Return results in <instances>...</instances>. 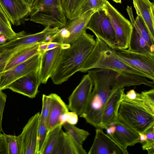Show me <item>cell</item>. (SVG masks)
<instances>
[{
  "instance_id": "1",
  "label": "cell",
  "mask_w": 154,
  "mask_h": 154,
  "mask_svg": "<svg viewBox=\"0 0 154 154\" xmlns=\"http://www.w3.org/2000/svg\"><path fill=\"white\" fill-rule=\"evenodd\" d=\"M87 72L92 79L93 88L87 105L79 116L96 128H101L105 106L112 95L119 90L113 82L116 72L106 69H94Z\"/></svg>"
},
{
  "instance_id": "2",
  "label": "cell",
  "mask_w": 154,
  "mask_h": 154,
  "mask_svg": "<svg viewBox=\"0 0 154 154\" xmlns=\"http://www.w3.org/2000/svg\"><path fill=\"white\" fill-rule=\"evenodd\" d=\"M95 42L94 36L86 31L69 48L63 49L57 65L51 77L53 83L61 84L79 72Z\"/></svg>"
},
{
  "instance_id": "3",
  "label": "cell",
  "mask_w": 154,
  "mask_h": 154,
  "mask_svg": "<svg viewBox=\"0 0 154 154\" xmlns=\"http://www.w3.org/2000/svg\"><path fill=\"white\" fill-rule=\"evenodd\" d=\"M95 45L79 72H85L94 69H106L121 74L129 73L146 77L153 81L154 78L124 62L116 55L114 49L96 37Z\"/></svg>"
},
{
  "instance_id": "4",
  "label": "cell",
  "mask_w": 154,
  "mask_h": 154,
  "mask_svg": "<svg viewBox=\"0 0 154 154\" xmlns=\"http://www.w3.org/2000/svg\"><path fill=\"white\" fill-rule=\"evenodd\" d=\"M117 119L122 124L138 134L154 126V108L146 103L138 93L131 100L123 94Z\"/></svg>"
},
{
  "instance_id": "5",
  "label": "cell",
  "mask_w": 154,
  "mask_h": 154,
  "mask_svg": "<svg viewBox=\"0 0 154 154\" xmlns=\"http://www.w3.org/2000/svg\"><path fill=\"white\" fill-rule=\"evenodd\" d=\"M66 18L62 0H38L31 10L29 20L45 27L60 28L66 25Z\"/></svg>"
},
{
  "instance_id": "6",
  "label": "cell",
  "mask_w": 154,
  "mask_h": 154,
  "mask_svg": "<svg viewBox=\"0 0 154 154\" xmlns=\"http://www.w3.org/2000/svg\"><path fill=\"white\" fill-rule=\"evenodd\" d=\"M109 17L116 35L117 47L120 49L128 48L133 26L108 1L103 9Z\"/></svg>"
},
{
  "instance_id": "7",
  "label": "cell",
  "mask_w": 154,
  "mask_h": 154,
  "mask_svg": "<svg viewBox=\"0 0 154 154\" xmlns=\"http://www.w3.org/2000/svg\"><path fill=\"white\" fill-rule=\"evenodd\" d=\"M86 28L91 31L96 37L101 39L112 48H117L115 33L110 20L103 10L92 15Z\"/></svg>"
},
{
  "instance_id": "8",
  "label": "cell",
  "mask_w": 154,
  "mask_h": 154,
  "mask_svg": "<svg viewBox=\"0 0 154 154\" xmlns=\"http://www.w3.org/2000/svg\"><path fill=\"white\" fill-rule=\"evenodd\" d=\"M40 113L32 116L17 136L20 154H38V129Z\"/></svg>"
},
{
  "instance_id": "9",
  "label": "cell",
  "mask_w": 154,
  "mask_h": 154,
  "mask_svg": "<svg viewBox=\"0 0 154 154\" xmlns=\"http://www.w3.org/2000/svg\"><path fill=\"white\" fill-rule=\"evenodd\" d=\"M58 27H45L42 31L34 34H28L24 31L18 33V36L0 45L1 51H14L29 45L45 42L48 36H53L59 30Z\"/></svg>"
},
{
  "instance_id": "10",
  "label": "cell",
  "mask_w": 154,
  "mask_h": 154,
  "mask_svg": "<svg viewBox=\"0 0 154 154\" xmlns=\"http://www.w3.org/2000/svg\"><path fill=\"white\" fill-rule=\"evenodd\" d=\"M93 88L92 79L88 73L82 77L79 84L68 98L69 110L75 112L80 116L88 103Z\"/></svg>"
},
{
  "instance_id": "11",
  "label": "cell",
  "mask_w": 154,
  "mask_h": 154,
  "mask_svg": "<svg viewBox=\"0 0 154 154\" xmlns=\"http://www.w3.org/2000/svg\"><path fill=\"white\" fill-rule=\"evenodd\" d=\"M41 54L38 53L10 69L0 73V90L7 89L13 82L40 67Z\"/></svg>"
},
{
  "instance_id": "12",
  "label": "cell",
  "mask_w": 154,
  "mask_h": 154,
  "mask_svg": "<svg viewBox=\"0 0 154 154\" xmlns=\"http://www.w3.org/2000/svg\"><path fill=\"white\" fill-rule=\"evenodd\" d=\"M114 49L116 56L124 62L154 78V56L134 52L127 49Z\"/></svg>"
},
{
  "instance_id": "13",
  "label": "cell",
  "mask_w": 154,
  "mask_h": 154,
  "mask_svg": "<svg viewBox=\"0 0 154 154\" xmlns=\"http://www.w3.org/2000/svg\"><path fill=\"white\" fill-rule=\"evenodd\" d=\"M39 68L16 79L10 84L7 89L31 98H35L42 84Z\"/></svg>"
},
{
  "instance_id": "14",
  "label": "cell",
  "mask_w": 154,
  "mask_h": 154,
  "mask_svg": "<svg viewBox=\"0 0 154 154\" xmlns=\"http://www.w3.org/2000/svg\"><path fill=\"white\" fill-rule=\"evenodd\" d=\"M111 137L104 132L103 129L96 128L94 140L88 154H128Z\"/></svg>"
},
{
  "instance_id": "15",
  "label": "cell",
  "mask_w": 154,
  "mask_h": 154,
  "mask_svg": "<svg viewBox=\"0 0 154 154\" xmlns=\"http://www.w3.org/2000/svg\"><path fill=\"white\" fill-rule=\"evenodd\" d=\"M0 6L13 25H20L22 20L31 12L22 0H0Z\"/></svg>"
},
{
  "instance_id": "16",
  "label": "cell",
  "mask_w": 154,
  "mask_h": 154,
  "mask_svg": "<svg viewBox=\"0 0 154 154\" xmlns=\"http://www.w3.org/2000/svg\"><path fill=\"white\" fill-rule=\"evenodd\" d=\"M62 49L61 45L41 54L39 68L41 83L46 84L51 78L57 65Z\"/></svg>"
},
{
  "instance_id": "17",
  "label": "cell",
  "mask_w": 154,
  "mask_h": 154,
  "mask_svg": "<svg viewBox=\"0 0 154 154\" xmlns=\"http://www.w3.org/2000/svg\"><path fill=\"white\" fill-rule=\"evenodd\" d=\"M114 123L115 129L109 136L121 148L128 152V146H133L138 143L139 134L121 123L117 119Z\"/></svg>"
},
{
  "instance_id": "18",
  "label": "cell",
  "mask_w": 154,
  "mask_h": 154,
  "mask_svg": "<svg viewBox=\"0 0 154 154\" xmlns=\"http://www.w3.org/2000/svg\"><path fill=\"white\" fill-rule=\"evenodd\" d=\"M137 16L141 19L149 34L154 41V4L149 0H132Z\"/></svg>"
},
{
  "instance_id": "19",
  "label": "cell",
  "mask_w": 154,
  "mask_h": 154,
  "mask_svg": "<svg viewBox=\"0 0 154 154\" xmlns=\"http://www.w3.org/2000/svg\"><path fill=\"white\" fill-rule=\"evenodd\" d=\"M95 12L93 10L88 11L82 15L70 20L64 26L69 33V37L63 41L62 44H71L77 40L86 31L87 26L92 15Z\"/></svg>"
},
{
  "instance_id": "20",
  "label": "cell",
  "mask_w": 154,
  "mask_h": 154,
  "mask_svg": "<svg viewBox=\"0 0 154 154\" xmlns=\"http://www.w3.org/2000/svg\"><path fill=\"white\" fill-rule=\"evenodd\" d=\"M122 88L115 92L106 103L103 114L101 128L106 129L110 124L117 119V114L120 103L124 93Z\"/></svg>"
},
{
  "instance_id": "21",
  "label": "cell",
  "mask_w": 154,
  "mask_h": 154,
  "mask_svg": "<svg viewBox=\"0 0 154 154\" xmlns=\"http://www.w3.org/2000/svg\"><path fill=\"white\" fill-rule=\"evenodd\" d=\"M50 95L51 98V103L47 122L49 131L59 125L60 116L63 113L69 111L67 105L59 95L55 93Z\"/></svg>"
},
{
  "instance_id": "22",
  "label": "cell",
  "mask_w": 154,
  "mask_h": 154,
  "mask_svg": "<svg viewBox=\"0 0 154 154\" xmlns=\"http://www.w3.org/2000/svg\"><path fill=\"white\" fill-rule=\"evenodd\" d=\"M39 44L37 43L29 45L15 50L7 63L4 71L10 69L26 61L34 55L39 53Z\"/></svg>"
},
{
  "instance_id": "23",
  "label": "cell",
  "mask_w": 154,
  "mask_h": 154,
  "mask_svg": "<svg viewBox=\"0 0 154 154\" xmlns=\"http://www.w3.org/2000/svg\"><path fill=\"white\" fill-rule=\"evenodd\" d=\"M127 49L134 52L154 56V48L151 47L148 44L134 27Z\"/></svg>"
},
{
  "instance_id": "24",
  "label": "cell",
  "mask_w": 154,
  "mask_h": 154,
  "mask_svg": "<svg viewBox=\"0 0 154 154\" xmlns=\"http://www.w3.org/2000/svg\"><path fill=\"white\" fill-rule=\"evenodd\" d=\"M126 10L131 20V22L137 32L152 47L154 48V41L150 37L141 19L137 16L134 19L131 6H127Z\"/></svg>"
},
{
  "instance_id": "25",
  "label": "cell",
  "mask_w": 154,
  "mask_h": 154,
  "mask_svg": "<svg viewBox=\"0 0 154 154\" xmlns=\"http://www.w3.org/2000/svg\"><path fill=\"white\" fill-rule=\"evenodd\" d=\"M87 0H62L66 17L71 20L79 17L80 11Z\"/></svg>"
},
{
  "instance_id": "26",
  "label": "cell",
  "mask_w": 154,
  "mask_h": 154,
  "mask_svg": "<svg viewBox=\"0 0 154 154\" xmlns=\"http://www.w3.org/2000/svg\"><path fill=\"white\" fill-rule=\"evenodd\" d=\"M63 125L59 124L48 131L42 154H52L57 140L62 130Z\"/></svg>"
},
{
  "instance_id": "27",
  "label": "cell",
  "mask_w": 154,
  "mask_h": 154,
  "mask_svg": "<svg viewBox=\"0 0 154 154\" xmlns=\"http://www.w3.org/2000/svg\"><path fill=\"white\" fill-rule=\"evenodd\" d=\"M63 154H86L82 147L75 141L66 132H64Z\"/></svg>"
},
{
  "instance_id": "28",
  "label": "cell",
  "mask_w": 154,
  "mask_h": 154,
  "mask_svg": "<svg viewBox=\"0 0 154 154\" xmlns=\"http://www.w3.org/2000/svg\"><path fill=\"white\" fill-rule=\"evenodd\" d=\"M0 34L4 35L8 41L17 38L18 33L12 29L11 23L0 6Z\"/></svg>"
},
{
  "instance_id": "29",
  "label": "cell",
  "mask_w": 154,
  "mask_h": 154,
  "mask_svg": "<svg viewBox=\"0 0 154 154\" xmlns=\"http://www.w3.org/2000/svg\"><path fill=\"white\" fill-rule=\"evenodd\" d=\"M63 126L66 132L78 144L81 145H82L90 134L88 131L79 128L74 125L66 123Z\"/></svg>"
},
{
  "instance_id": "30",
  "label": "cell",
  "mask_w": 154,
  "mask_h": 154,
  "mask_svg": "<svg viewBox=\"0 0 154 154\" xmlns=\"http://www.w3.org/2000/svg\"><path fill=\"white\" fill-rule=\"evenodd\" d=\"M48 131L47 123L40 118L38 133V154H42V152Z\"/></svg>"
},
{
  "instance_id": "31",
  "label": "cell",
  "mask_w": 154,
  "mask_h": 154,
  "mask_svg": "<svg viewBox=\"0 0 154 154\" xmlns=\"http://www.w3.org/2000/svg\"><path fill=\"white\" fill-rule=\"evenodd\" d=\"M107 1V0H87L81 8L79 17L89 10H93L96 12L102 10Z\"/></svg>"
},
{
  "instance_id": "32",
  "label": "cell",
  "mask_w": 154,
  "mask_h": 154,
  "mask_svg": "<svg viewBox=\"0 0 154 154\" xmlns=\"http://www.w3.org/2000/svg\"><path fill=\"white\" fill-rule=\"evenodd\" d=\"M4 133L5 138L8 154H20L17 136Z\"/></svg>"
},
{
  "instance_id": "33",
  "label": "cell",
  "mask_w": 154,
  "mask_h": 154,
  "mask_svg": "<svg viewBox=\"0 0 154 154\" xmlns=\"http://www.w3.org/2000/svg\"><path fill=\"white\" fill-rule=\"evenodd\" d=\"M51 103V98L50 94H43L42 97V106L40 115L41 119L46 122L48 119Z\"/></svg>"
},
{
  "instance_id": "34",
  "label": "cell",
  "mask_w": 154,
  "mask_h": 154,
  "mask_svg": "<svg viewBox=\"0 0 154 154\" xmlns=\"http://www.w3.org/2000/svg\"><path fill=\"white\" fill-rule=\"evenodd\" d=\"M78 115L75 112L69 111L62 114L60 117L59 124L63 125L68 123L72 125H76L79 120Z\"/></svg>"
},
{
  "instance_id": "35",
  "label": "cell",
  "mask_w": 154,
  "mask_h": 154,
  "mask_svg": "<svg viewBox=\"0 0 154 154\" xmlns=\"http://www.w3.org/2000/svg\"><path fill=\"white\" fill-rule=\"evenodd\" d=\"M15 50L4 51L0 53V73L4 71L7 63Z\"/></svg>"
},
{
  "instance_id": "36",
  "label": "cell",
  "mask_w": 154,
  "mask_h": 154,
  "mask_svg": "<svg viewBox=\"0 0 154 154\" xmlns=\"http://www.w3.org/2000/svg\"><path fill=\"white\" fill-rule=\"evenodd\" d=\"M7 95L6 94L0 90V132L2 131V122L3 115L6 102Z\"/></svg>"
},
{
  "instance_id": "37",
  "label": "cell",
  "mask_w": 154,
  "mask_h": 154,
  "mask_svg": "<svg viewBox=\"0 0 154 154\" xmlns=\"http://www.w3.org/2000/svg\"><path fill=\"white\" fill-rule=\"evenodd\" d=\"M0 154H8L5 137L0 132Z\"/></svg>"
},
{
  "instance_id": "38",
  "label": "cell",
  "mask_w": 154,
  "mask_h": 154,
  "mask_svg": "<svg viewBox=\"0 0 154 154\" xmlns=\"http://www.w3.org/2000/svg\"><path fill=\"white\" fill-rule=\"evenodd\" d=\"M146 136V141L150 143H154V126L143 133Z\"/></svg>"
},
{
  "instance_id": "39",
  "label": "cell",
  "mask_w": 154,
  "mask_h": 154,
  "mask_svg": "<svg viewBox=\"0 0 154 154\" xmlns=\"http://www.w3.org/2000/svg\"><path fill=\"white\" fill-rule=\"evenodd\" d=\"M137 94V93L134 89H131L128 91L126 94H125V95L128 99L133 100L136 98Z\"/></svg>"
},
{
  "instance_id": "40",
  "label": "cell",
  "mask_w": 154,
  "mask_h": 154,
  "mask_svg": "<svg viewBox=\"0 0 154 154\" xmlns=\"http://www.w3.org/2000/svg\"><path fill=\"white\" fill-rule=\"evenodd\" d=\"M49 42H43L39 43V49L40 53L42 54L46 51Z\"/></svg>"
},
{
  "instance_id": "41",
  "label": "cell",
  "mask_w": 154,
  "mask_h": 154,
  "mask_svg": "<svg viewBox=\"0 0 154 154\" xmlns=\"http://www.w3.org/2000/svg\"><path fill=\"white\" fill-rule=\"evenodd\" d=\"M31 11L38 0H22Z\"/></svg>"
},
{
  "instance_id": "42",
  "label": "cell",
  "mask_w": 154,
  "mask_h": 154,
  "mask_svg": "<svg viewBox=\"0 0 154 154\" xmlns=\"http://www.w3.org/2000/svg\"><path fill=\"white\" fill-rule=\"evenodd\" d=\"M61 45V44L56 42H50L48 43L46 51L54 49Z\"/></svg>"
},
{
  "instance_id": "43",
  "label": "cell",
  "mask_w": 154,
  "mask_h": 154,
  "mask_svg": "<svg viewBox=\"0 0 154 154\" xmlns=\"http://www.w3.org/2000/svg\"><path fill=\"white\" fill-rule=\"evenodd\" d=\"M139 135V140L138 143L141 144L145 142L146 140V135L144 133H140Z\"/></svg>"
},
{
  "instance_id": "44",
  "label": "cell",
  "mask_w": 154,
  "mask_h": 154,
  "mask_svg": "<svg viewBox=\"0 0 154 154\" xmlns=\"http://www.w3.org/2000/svg\"><path fill=\"white\" fill-rule=\"evenodd\" d=\"M7 41L6 38L3 35L0 34V45L2 44Z\"/></svg>"
},
{
  "instance_id": "45",
  "label": "cell",
  "mask_w": 154,
  "mask_h": 154,
  "mask_svg": "<svg viewBox=\"0 0 154 154\" xmlns=\"http://www.w3.org/2000/svg\"><path fill=\"white\" fill-rule=\"evenodd\" d=\"M114 2L116 3H121V0H112Z\"/></svg>"
},
{
  "instance_id": "46",
  "label": "cell",
  "mask_w": 154,
  "mask_h": 154,
  "mask_svg": "<svg viewBox=\"0 0 154 154\" xmlns=\"http://www.w3.org/2000/svg\"><path fill=\"white\" fill-rule=\"evenodd\" d=\"M2 51L0 50V53Z\"/></svg>"
}]
</instances>
